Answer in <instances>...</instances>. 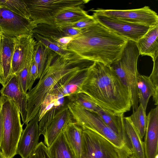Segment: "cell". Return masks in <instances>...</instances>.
<instances>
[{"label": "cell", "mask_w": 158, "mask_h": 158, "mask_svg": "<svg viewBox=\"0 0 158 158\" xmlns=\"http://www.w3.org/2000/svg\"><path fill=\"white\" fill-rule=\"evenodd\" d=\"M29 158H51L48 147L42 142H40L35 148Z\"/></svg>", "instance_id": "obj_34"}, {"label": "cell", "mask_w": 158, "mask_h": 158, "mask_svg": "<svg viewBox=\"0 0 158 158\" xmlns=\"http://www.w3.org/2000/svg\"><path fill=\"white\" fill-rule=\"evenodd\" d=\"M91 16L83 9L82 6H79L59 14L55 18L54 23L56 26L67 27Z\"/></svg>", "instance_id": "obj_25"}, {"label": "cell", "mask_w": 158, "mask_h": 158, "mask_svg": "<svg viewBox=\"0 0 158 158\" xmlns=\"http://www.w3.org/2000/svg\"><path fill=\"white\" fill-rule=\"evenodd\" d=\"M139 55L136 42L128 40L120 57L110 65L128 92L133 111L138 106L137 63Z\"/></svg>", "instance_id": "obj_4"}, {"label": "cell", "mask_w": 158, "mask_h": 158, "mask_svg": "<svg viewBox=\"0 0 158 158\" xmlns=\"http://www.w3.org/2000/svg\"><path fill=\"white\" fill-rule=\"evenodd\" d=\"M3 125V136L1 152L6 158L16 155L18 143L23 131L19 110L14 102L8 97L0 96Z\"/></svg>", "instance_id": "obj_5"}, {"label": "cell", "mask_w": 158, "mask_h": 158, "mask_svg": "<svg viewBox=\"0 0 158 158\" xmlns=\"http://www.w3.org/2000/svg\"><path fill=\"white\" fill-rule=\"evenodd\" d=\"M48 52L47 61L39 81L27 93L26 125L39 113L45 98L62 77L92 63L88 60L77 61L61 56L48 48Z\"/></svg>", "instance_id": "obj_3"}, {"label": "cell", "mask_w": 158, "mask_h": 158, "mask_svg": "<svg viewBox=\"0 0 158 158\" xmlns=\"http://www.w3.org/2000/svg\"><path fill=\"white\" fill-rule=\"evenodd\" d=\"M39 113L27 124L19 140L16 154L22 158H29L39 143Z\"/></svg>", "instance_id": "obj_14"}, {"label": "cell", "mask_w": 158, "mask_h": 158, "mask_svg": "<svg viewBox=\"0 0 158 158\" xmlns=\"http://www.w3.org/2000/svg\"><path fill=\"white\" fill-rule=\"evenodd\" d=\"M67 98L70 102H74L83 109L91 112H95L98 106L89 96L83 93Z\"/></svg>", "instance_id": "obj_31"}, {"label": "cell", "mask_w": 158, "mask_h": 158, "mask_svg": "<svg viewBox=\"0 0 158 158\" xmlns=\"http://www.w3.org/2000/svg\"><path fill=\"white\" fill-rule=\"evenodd\" d=\"M63 130L47 147L49 156L51 158H77L67 142Z\"/></svg>", "instance_id": "obj_26"}, {"label": "cell", "mask_w": 158, "mask_h": 158, "mask_svg": "<svg viewBox=\"0 0 158 158\" xmlns=\"http://www.w3.org/2000/svg\"><path fill=\"white\" fill-rule=\"evenodd\" d=\"M31 61L27 63L23 69L16 74L19 85L25 93H27L28 90L29 91L31 89L35 82L31 79L29 71V64Z\"/></svg>", "instance_id": "obj_32"}, {"label": "cell", "mask_w": 158, "mask_h": 158, "mask_svg": "<svg viewBox=\"0 0 158 158\" xmlns=\"http://www.w3.org/2000/svg\"><path fill=\"white\" fill-rule=\"evenodd\" d=\"M15 45L12 63V75L21 71L25 65L34 58L37 41L32 36L23 35L15 37Z\"/></svg>", "instance_id": "obj_12"}, {"label": "cell", "mask_w": 158, "mask_h": 158, "mask_svg": "<svg viewBox=\"0 0 158 158\" xmlns=\"http://www.w3.org/2000/svg\"><path fill=\"white\" fill-rule=\"evenodd\" d=\"M89 67L75 71L62 77L49 94L68 98L82 93V86Z\"/></svg>", "instance_id": "obj_13"}, {"label": "cell", "mask_w": 158, "mask_h": 158, "mask_svg": "<svg viewBox=\"0 0 158 158\" xmlns=\"http://www.w3.org/2000/svg\"><path fill=\"white\" fill-rule=\"evenodd\" d=\"M94 113L99 116L107 125L119 135L127 144V137L123 125L124 114L116 115L99 106Z\"/></svg>", "instance_id": "obj_24"}, {"label": "cell", "mask_w": 158, "mask_h": 158, "mask_svg": "<svg viewBox=\"0 0 158 158\" xmlns=\"http://www.w3.org/2000/svg\"><path fill=\"white\" fill-rule=\"evenodd\" d=\"M73 121L67 104L62 106L46 127L44 134V143L48 147L57 137L65 125Z\"/></svg>", "instance_id": "obj_19"}, {"label": "cell", "mask_w": 158, "mask_h": 158, "mask_svg": "<svg viewBox=\"0 0 158 158\" xmlns=\"http://www.w3.org/2000/svg\"><path fill=\"white\" fill-rule=\"evenodd\" d=\"M96 21V20L92 15L90 17L82 20L71 25L70 27L73 28L81 29L90 26Z\"/></svg>", "instance_id": "obj_36"}, {"label": "cell", "mask_w": 158, "mask_h": 158, "mask_svg": "<svg viewBox=\"0 0 158 158\" xmlns=\"http://www.w3.org/2000/svg\"><path fill=\"white\" fill-rule=\"evenodd\" d=\"M1 32H0V45L1 42Z\"/></svg>", "instance_id": "obj_41"}, {"label": "cell", "mask_w": 158, "mask_h": 158, "mask_svg": "<svg viewBox=\"0 0 158 158\" xmlns=\"http://www.w3.org/2000/svg\"><path fill=\"white\" fill-rule=\"evenodd\" d=\"M62 107L54 108L48 111L40 120L38 123V127L40 135H44L46 127Z\"/></svg>", "instance_id": "obj_33"}, {"label": "cell", "mask_w": 158, "mask_h": 158, "mask_svg": "<svg viewBox=\"0 0 158 158\" xmlns=\"http://www.w3.org/2000/svg\"><path fill=\"white\" fill-rule=\"evenodd\" d=\"M0 158H6L2 154L1 152V154H0Z\"/></svg>", "instance_id": "obj_40"}, {"label": "cell", "mask_w": 158, "mask_h": 158, "mask_svg": "<svg viewBox=\"0 0 158 158\" xmlns=\"http://www.w3.org/2000/svg\"><path fill=\"white\" fill-rule=\"evenodd\" d=\"M73 121L83 130L94 131L119 149L129 147L122 137L107 125L96 113L83 109L76 103L67 104Z\"/></svg>", "instance_id": "obj_7"}, {"label": "cell", "mask_w": 158, "mask_h": 158, "mask_svg": "<svg viewBox=\"0 0 158 158\" xmlns=\"http://www.w3.org/2000/svg\"><path fill=\"white\" fill-rule=\"evenodd\" d=\"M123 125L127 137L131 145L132 154L136 158H145L143 142L129 117H124Z\"/></svg>", "instance_id": "obj_23"}, {"label": "cell", "mask_w": 158, "mask_h": 158, "mask_svg": "<svg viewBox=\"0 0 158 158\" xmlns=\"http://www.w3.org/2000/svg\"><path fill=\"white\" fill-rule=\"evenodd\" d=\"M147 116L143 142L145 158H158V105L152 109Z\"/></svg>", "instance_id": "obj_15"}, {"label": "cell", "mask_w": 158, "mask_h": 158, "mask_svg": "<svg viewBox=\"0 0 158 158\" xmlns=\"http://www.w3.org/2000/svg\"><path fill=\"white\" fill-rule=\"evenodd\" d=\"M3 136V125L2 110L0 108V151Z\"/></svg>", "instance_id": "obj_38"}, {"label": "cell", "mask_w": 158, "mask_h": 158, "mask_svg": "<svg viewBox=\"0 0 158 158\" xmlns=\"http://www.w3.org/2000/svg\"><path fill=\"white\" fill-rule=\"evenodd\" d=\"M30 19L37 25L44 24L55 26V18L62 12L79 6L89 0H23Z\"/></svg>", "instance_id": "obj_6"}, {"label": "cell", "mask_w": 158, "mask_h": 158, "mask_svg": "<svg viewBox=\"0 0 158 158\" xmlns=\"http://www.w3.org/2000/svg\"><path fill=\"white\" fill-rule=\"evenodd\" d=\"M158 24L151 27L136 42L139 55L150 56L153 61L158 57Z\"/></svg>", "instance_id": "obj_20"}, {"label": "cell", "mask_w": 158, "mask_h": 158, "mask_svg": "<svg viewBox=\"0 0 158 158\" xmlns=\"http://www.w3.org/2000/svg\"><path fill=\"white\" fill-rule=\"evenodd\" d=\"M81 31V29L70 27H62L40 24H37L33 29L32 34L37 35L60 48L59 42L63 37L67 36L75 37L80 34Z\"/></svg>", "instance_id": "obj_17"}, {"label": "cell", "mask_w": 158, "mask_h": 158, "mask_svg": "<svg viewBox=\"0 0 158 158\" xmlns=\"http://www.w3.org/2000/svg\"><path fill=\"white\" fill-rule=\"evenodd\" d=\"M29 71L31 79L34 81L38 79L37 68L34 58L30 64Z\"/></svg>", "instance_id": "obj_37"}, {"label": "cell", "mask_w": 158, "mask_h": 158, "mask_svg": "<svg viewBox=\"0 0 158 158\" xmlns=\"http://www.w3.org/2000/svg\"><path fill=\"white\" fill-rule=\"evenodd\" d=\"M127 40L96 21L81 29L68 44L67 51L73 59L110 65L120 57Z\"/></svg>", "instance_id": "obj_1"}, {"label": "cell", "mask_w": 158, "mask_h": 158, "mask_svg": "<svg viewBox=\"0 0 158 158\" xmlns=\"http://www.w3.org/2000/svg\"><path fill=\"white\" fill-rule=\"evenodd\" d=\"M0 93L1 95L6 96L14 102L25 123L27 115V93H24L20 88L16 75H13L6 85L2 87Z\"/></svg>", "instance_id": "obj_18"}, {"label": "cell", "mask_w": 158, "mask_h": 158, "mask_svg": "<svg viewBox=\"0 0 158 158\" xmlns=\"http://www.w3.org/2000/svg\"><path fill=\"white\" fill-rule=\"evenodd\" d=\"M64 105V97L48 94L40 106L39 112V121L48 111L54 108L62 106Z\"/></svg>", "instance_id": "obj_29"}, {"label": "cell", "mask_w": 158, "mask_h": 158, "mask_svg": "<svg viewBox=\"0 0 158 158\" xmlns=\"http://www.w3.org/2000/svg\"><path fill=\"white\" fill-rule=\"evenodd\" d=\"M1 150L0 151V154H1Z\"/></svg>", "instance_id": "obj_42"}, {"label": "cell", "mask_w": 158, "mask_h": 158, "mask_svg": "<svg viewBox=\"0 0 158 158\" xmlns=\"http://www.w3.org/2000/svg\"><path fill=\"white\" fill-rule=\"evenodd\" d=\"M128 158H136L134 155L132 154Z\"/></svg>", "instance_id": "obj_39"}, {"label": "cell", "mask_w": 158, "mask_h": 158, "mask_svg": "<svg viewBox=\"0 0 158 158\" xmlns=\"http://www.w3.org/2000/svg\"><path fill=\"white\" fill-rule=\"evenodd\" d=\"M48 55V48L40 42L37 41L35 48L34 59L37 68L38 79L45 69Z\"/></svg>", "instance_id": "obj_28"}, {"label": "cell", "mask_w": 158, "mask_h": 158, "mask_svg": "<svg viewBox=\"0 0 158 158\" xmlns=\"http://www.w3.org/2000/svg\"></svg>", "instance_id": "obj_43"}, {"label": "cell", "mask_w": 158, "mask_h": 158, "mask_svg": "<svg viewBox=\"0 0 158 158\" xmlns=\"http://www.w3.org/2000/svg\"><path fill=\"white\" fill-rule=\"evenodd\" d=\"M82 93L100 107L116 115L131 107L129 94L110 65L94 62L89 67Z\"/></svg>", "instance_id": "obj_2"}, {"label": "cell", "mask_w": 158, "mask_h": 158, "mask_svg": "<svg viewBox=\"0 0 158 158\" xmlns=\"http://www.w3.org/2000/svg\"><path fill=\"white\" fill-rule=\"evenodd\" d=\"M65 139L77 158H80L81 148L82 128L74 121L68 123L63 130Z\"/></svg>", "instance_id": "obj_22"}, {"label": "cell", "mask_w": 158, "mask_h": 158, "mask_svg": "<svg viewBox=\"0 0 158 158\" xmlns=\"http://www.w3.org/2000/svg\"><path fill=\"white\" fill-rule=\"evenodd\" d=\"M0 6L27 19H31L26 6L23 0H0Z\"/></svg>", "instance_id": "obj_30"}, {"label": "cell", "mask_w": 158, "mask_h": 158, "mask_svg": "<svg viewBox=\"0 0 158 158\" xmlns=\"http://www.w3.org/2000/svg\"><path fill=\"white\" fill-rule=\"evenodd\" d=\"M131 149L118 148L99 134L83 130L80 158H128Z\"/></svg>", "instance_id": "obj_8"}, {"label": "cell", "mask_w": 158, "mask_h": 158, "mask_svg": "<svg viewBox=\"0 0 158 158\" xmlns=\"http://www.w3.org/2000/svg\"><path fill=\"white\" fill-rule=\"evenodd\" d=\"M153 61V68L149 77L155 88L158 89V57L156 58Z\"/></svg>", "instance_id": "obj_35"}, {"label": "cell", "mask_w": 158, "mask_h": 158, "mask_svg": "<svg viewBox=\"0 0 158 158\" xmlns=\"http://www.w3.org/2000/svg\"><path fill=\"white\" fill-rule=\"evenodd\" d=\"M92 15L96 21L116 34L135 42L151 27L124 21L95 12L93 13Z\"/></svg>", "instance_id": "obj_10"}, {"label": "cell", "mask_w": 158, "mask_h": 158, "mask_svg": "<svg viewBox=\"0 0 158 158\" xmlns=\"http://www.w3.org/2000/svg\"><path fill=\"white\" fill-rule=\"evenodd\" d=\"M36 26L31 19L25 18L4 7L0 6V32L3 34L14 37L23 35L32 36L33 30Z\"/></svg>", "instance_id": "obj_11"}, {"label": "cell", "mask_w": 158, "mask_h": 158, "mask_svg": "<svg viewBox=\"0 0 158 158\" xmlns=\"http://www.w3.org/2000/svg\"><path fill=\"white\" fill-rule=\"evenodd\" d=\"M137 87L138 102L146 110L147 106L151 97L152 96L155 105L158 106V89L155 88L149 77L138 74Z\"/></svg>", "instance_id": "obj_21"}, {"label": "cell", "mask_w": 158, "mask_h": 158, "mask_svg": "<svg viewBox=\"0 0 158 158\" xmlns=\"http://www.w3.org/2000/svg\"><path fill=\"white\" fill-rule=\"evenodd\" d=\"M90 10L124 21L152 27L158 24V15L149 7L126 10L98 9Z\"/></svg>", "instance_id": "obj_9"}, {"label": "cell", "mask_w": 158, "mask_h": 158, "mask_svg": "<svg viewBox=\"0 0 158 158\" xmlns=\"http://www.w3.org/2000/svg\"><path fill=\"white\" fill-rule=\"evenodd\" d=\"M146 111L142 106L139 104L137 109L133 111L132 114L129 116L141 139L145 135L147 124V116Z\"/></svg>", "instance_id": "obj_27"}, {"label": "cell", "mask_w": 158, "mask_h": 158, "mask_svg": "<svg viewBox=\"0 0 158 158\" xmlns=\"http://www.w3.org/2000/svg\"><path fill=\"white\" fill-rule=\"evenodd\" d=\"M15 45V37L1 32L0 45V84L4 86L12 76L11 63Z\"/></svg>", "instance_id": "obj_16"}]
</instances>
